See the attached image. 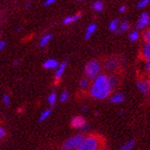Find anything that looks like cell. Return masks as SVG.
Wrapping results in <instances>:
<instances>
[{"label": "cell", "mask_w": 150, "mask_h": 150, "mask_svg": "<svg viewBox=\"0 0 150 150\" xmlns=\"http://www.w3.org/2000/svg\"><path fill=\"white\" fill-rule=\"evenodd\" d=\"M112 87L110 83L109 77L105 75H99L96 77L90 88V94L94 99L103 100L110 96Z\"/></svg>", "instance_id": "6da1fadb"}, {"label": "cell", "mask_w": 150, "mask_h": 150, "mask_svg": "<svg viewBox=\"0 0 150 150\" xmlns=\"http://www.w3.org/2000/svg\"><path fill=\"white\" fill-rule=\"evenodd\" d=\"M101 141L97 136H88L83 139L78 150H97L100 149Z\"/></svg>", "instance_id": "7a4b0ae2"}, {"label": "cell", "mask_w": 150, "mask_h": 150, "mask_svg": "<svg viewBox=\"0 0 150 150\" xmlns=\"http://www.w3.org/2000/svg\"><path fill=\"white\" fill-rule=\"evenodd\" d=\"M100 71H101V65L95 60H92V61L87 63L84 68L85 76L89 79H94L96 77H98L100 75Z\"/></svg>", "instance_id": "3957f363"}, {"label": "cell", "mask_w": 150, "mask_h": 150, "mask_svg": "<svg viewBox=\"0 0 150 150\" xmlns=\"http://www.w3.org/2000/svg\"><path fill=\"white\" fill-rule=\"evenodd\" d=\"M84 137L81 134H77V136H74L68 140H66L64 142V144L62 146V149L65 150H70V149H78V147L81 146Z\"/></svg>", "instance_id": "277c9868"}, {"label": "cell", "mask_w": 150, "mask_h": 150, "mask_svg": "<svg viewBox=\"0 0 150 150\" xmlns=\"http://www.w3.org/2000/svg\"><path fill=\"white\" fill-rule=\"evenodd\" d=\"M71 126L73 128H77V129H83L87 127L86 121L82 118L81 116H75L71 120Z\"/></svg>", "instance_id": "5b68a950"}, {"label": "cell", "mask_w": 150, "mask_h": 150, "mask_svg": "<svg viewBox=\"0 0 150 150\" xmlns=\"http://www.w3.org/2000/svg\"><path fill=\"white\" fill-rule=\"evenodd\" d=\"M150 23V17L147 13H142L140 15V17L137 20V28L138 29H142L146 28L148 24Z\"/></svg>", "instance_id": "8992f818"}, {"label": "cell", "mask_w": 150, "mask_h": 150, "mask_svg": "<svg viewBox=\"0 0 150 150\" xmlns=\"http://www.w3.org/2000/svg\"><path fill=\"white\" fill-rule=\"evenodd\" d=\"M137 86L139 90L143 94L148 93V90H149V88H150V80H148V79L139 80L137 82Z\"/></svg>", "instance_id": "52a82bcc"}, {"label": "cell", "mask_w": 150, "mask_h": 150, "mask_svg": "<svg viewBox=\"0 0 150 150\" xmlns=\"http://www.w3.org/2000/svg\"><path fill=\"white\" fill-rule=\"evenodd\" d=\"M141 55L146 61H150V42H146L141 50Z\"/></svg>", "instance_id": "ba28073f"}, {"label": "cell", "mask_w": 150, "mask_h": 150, "mask_svg": "<svg viewBox=\"0 0 150 150\" xmlns=\"http://www.w3.org/2000/svg\"><path fill=\"white\" fill-rule=\"evenodd\" d=\"M66 66H67V62H63L62 63L61 65H59V66L57 67V70H56V73H55V79L56 81L61 79V78L62 77V75L66 69Z\"/></svg>", "instance_id": "9c48e42d"}, {"label": "cell", "mask_w": 150, "mask_h": 150, "mask_svg": "<svg viewBox=\"0 0 150 150\" xmlns=\"http://www.w3.org/2000/svg\"><path fill=\"white\" fill-rule=\"evenodd\" d=\"M59 66V63L55 59H48L43 64V67L45 69H55Z\"/></svg>", "instance_id": "30bf717a"}, {"label": "cell", "mask_w": 150, "mask_h": 150, "mask_svg": "<svg viewBox=\"0 0 150 150\" xmlns=\"http://www.w3.org/2000/svg\"><path fill=\"white\" fill-rule=\"evenodd\" d=\"M96 29H97V26L95 24H91L88 26L86 32H85V36H84L86 40L90 39L94 34V32H96Z\"/></svg>", "instance_id": "8fae6325"}, {"label": "cell", "mask_w": 150, "mask_h": 150, "mask_svg": "<svg viewBox=\"0 0 150 150\" xmlns=\"http://www.w3.org/2000/svg\"><path fill=\"white\" fill-rule=\"evenodd\" d=\"M105 68L106 69H109V70H112V69H115L117 67L118 65V61L115 58H112V59H109L107 60V61L105 62Z\"/></svg>", "instance_id": "7c38bea8"}, {"label": "cell", "mask_w": 150, "mask_h": 150, "mask_svg": "<svg viewBox=\"0 0 150 150\" xmlns=\"http://www.w3.org/2000/svg\"><path fill=\"white\" fill-rule=\"evenodd\" d=\"M124 100H125V96L122 93H116L111 97V102L115 103V104L121 103Z\"/></svg>", "instance_id": "4fadbf2b"}, {"label": "cell", "mask_w": 150, "mask_h": 150, "mask_svg": "<svg viewBox=\"0 0 150 150\" xmlns=\"http://www.w3.org/2000/svg\"><path fill=\"white\" fill-rule=\"evenodd\" d=\"M81 18V14H76V15H73V16H69L63 19L62 23L65 24V25H68V24H71V23H73L76 20L80 19Z\"/></svg>", "instance_id": "5bb4252c"}, {"label": "cell", "mask_w": 150, "mask_h": 150, "mask_svg": "<svg viewBox=\"0 0 150 150\" xmlns=\"http://www.w3.org/2000/svg\"><path fill=\"white\" fill-rule=\"evenodd\" d=\"M51 38H52L51 34H47V35L43 36L41 38V40H40V47H45L50 42Z\"/></svg>", "instance_id": "9a60e30c"}, {"label": "cell", "mask_w": 150, "mask_h": 150, "mask_svg": "<svg viewBox=\"0 0 150 150\" xmlns=\"http://www.w3.org/2000/svg\"><path fill=\"white\" fill-rule=\"evenodd\" d=\"M119 29V20L118 19H114L110 22L109 24V29L111 32H117V29Z\"/></svg>", "instance_id": "2e32d148"}, {"label": "cell", "mask_w": 150, "mask_h": 150, "mask_svg": "<svg viewBox=\"0 0 150 150\" xmlns=\"http://www.w3.org/2000/svg\"><path fill=\"white\" fill-rule=\"evenodd\" d=\"M134 141L130 140L128 142H126L125 145H123L121 147H120V149L121 150H131L134 148Z\"/></svg>", "instance_id": "e0dca14e"}, {"label": "cell", "mask_w": 150, "mask_h": 150, "mask_svg": "<svg viewBox=\"0 0 150 150\" xmlns=\"http://www.w3.org/2000/svg\"><path fill=\"white\" fill-rule=\"evenodd\" d=\"M93 9L97 11V12H100L103 10V5L102 3V1H100V0H97V1H95L93 4Z\"/></svg>", "instance_id": "ac0fdd59"}, {"label": "cell", "mask_w": 150, "mask_h": 150, "mask_svg": "<svg viewBox=\"0 0 150 150\" xmlns=\"http://www.w3.org/2000/svg\"><path fill=\"white\" fill-rule=\"evenodd\" d=\"M50 113H51V110H50V109H48V110H46V111H44L42 112V113H41L40 117V123L44 122L45 120L48 119V118L50 117Z\"/></svg>", "instance_id": "d6986e66"}, {"label": "cell", "mask_w": 150, "mask_h": 150, "mask_svg": "<svg viewBox=\"0 0 150 150\" xmlns=\"http://www.w3.org/2000/svg\"><path fill=\"white\" fill-rule=\"evenodd\" d=\"M128 38L131 42H136L138 40L139 38V32L137 31H133L129 33L128 35Z\"/></svg>", "instance_id": "ffe728a7"}, {"label": "cell", "mask_w": 150, "mask_h": 150, "mask_svg": "<svg viewBox=\"0 0 150 150\" xmlns=\"http://www.w3.org/2000/svg\"><path fill=\"white\" fill-rule=\"evenodd\" d=\"M56 100H57V95H56V93H54V92L50 93L49 95V97H48V101H49V103L50 105H54L56 103Z\"/></svg>", "instance_id": "44dd1931"}, {"label": "cell", "mask_w": 150, "mask_h": 150, "mask_svg": "<svg viewBox=\"0 0 150 150\" xmlns=\"http://www.w3.org/2000/svg\"><path fill=\"white\" fill-rule=\"evenodd\" d=\"M89 85H90V83H89L88 78H82V79H81V81H80V87H81V88L86 89V88H89Z\"/></svg>", "instance_id": "7402d4cb"}, {"label": "cell", "mask_w": 150, "mask_h": 150, "mask_svg": "<svg viewBox=\"0 0 150 150\" xmlns=\"http://www.w3.org/2000/svg\"><path fill=\"white\" fill-rule=\"evenodd\" d=\"M129 27H130V25H129L128 22L124 21L123 23H121V25L119 26V29H119L120 32H125V31H128Z\"/></svg>", "instance_id": "603a6c76"}, {"label": "cell", "mask_w": 150, "mask_h": 150, "mask_svg": "<svg viewBox=\"0 0 150 150\" xmlns=\"http://www.w3.org/2000/svg\"><path fill=\"white\" fill-rule=\"evenodd\" d=\"M69 99V92L67 90H64L62 94H61V97H59V100L61 102H66Z\"/></svg>", "instance_id": "cb8c5ba5"}, {"label": "cell", "mask_w": 150, "mask_h": 150, "mask_svg": "<svg viewBox=\"0 0 150 150\" xmlns=\"http://www.w3.org/2000/svg\"><path fill=\"white\" fill-rule=\"evenodd\" d=\"M149 3H150V0H141V1H139L137 3V6L138 9H143V7L146 6Z\"/></svg>", "instance_id": "d4e9b609"}, {"label": "cell", "mask_w": 150, "mask_h": 150, "mask_svg": "<svg viewBox=\"0 0 150 150\" xmlns=\"http://www.w3.org/2000/svg\"><path fill=\"white\" fill-rule=\"evenodd\" d=\"M143 38L146 42H150V29H147L143 33Z\"/></svg>", "instance_id": "484cf974"}, {"label": "cell", "mask_w": 150, "mask_h": 150, "mask_svg": "<svg viewBox=\"0 0 150 150\" xmlns=\"http://www.w3.org/2000/svg\"><path fill=\"white\" fill-rule=\"evenodd\" d=\"M3 102H4V104L6 105V106H9V104H10V99H9V96L7 95V94H5L3 96Z\"/></svg>", "instance_id": "4316f807"}, {"label": "cell", "mask_w": 150, "mask_h": 150, "mask_svg": "<svg viewBox=\"0 0 150 150\" xmlns=\"http://www.w3.org/2000/svg\"><path fill=\"white\" fill-rule=\"evenodd\" d=\"M145 70L147 74L150 75V61H146V63L145 65Z\"/></svg>", "instance_id": "83f0119b"}, {"label": "cell", "mask_w": 150, "mask_h": 150, "mask_svg": "<svg viewBox=\"0 0 150 150\" xmlns=\"http://www.w3.org/2000/svg\"><path fill=\"white\" fill-rule=\"evenodd\" d=\"M55 1L56 0H46V1L44 2V6H50V5H52V4H54L55 3Z\"/></svg>", "instance_id": "f1b7e54d"}, {"label": "cell", "mask_w": 150, "mask_h": 150, "mask_svg": "<svg viewBox=\"0 0 150 150\" xmlns=\"http://www.w3.org/2000/svg\"><path fill=\"white\" fill-rule=\"evenodd\" d=\"M6 136V131L4 128H2L1 126H0V138H2Z\"/></svg>", "instance_id": "f546056e"}, {"label": "cell", "mask_w": 150, "mask_h": 150, "mask_svg": "<svg viewBox=\"0 0 150 150\" xmlns=\"http://www.w3.org/2000/svg\"><path fill=\"white\" fill-rule=\"evenodd\" d=\"M5 46H6V42H4V41L0 42V51H2L5 48Z\"/></svg>", "instance_id": "4dcf8cb0"}, {"label": "cell", "mask_w": 150, "mask_h": 150, "mask_svg": "<svg viewBox=\"0 0 150 150\" xmlns=\"http://www.w3.org/2000/svg\"><path fill=\"white\" fill-rule=\"evenodd\" d=\"M125 11V6H122L119 9V12H120V13H124Z\"/></svg>", "instance_id": "1f68e13d"}, {"label": "cell", "mask_w": 150, "mask_h": 150, "mask_svg": "<svg viewBox=\"0 0 150 150\" xmlns=\"http://www.w3.org/2000/svg\"><path fill=\"white\" fill-rule=\"evenodd\" d=\"M18 65V62H15L14 63V65Z\"/></svg>", "instance_id": "d6a6232c"}, {"label": "cell", "mask_w": 150, "mask_h": 150, "mask_svg": "<svg viewBox=\"0 0 150 150\" xmlns=\"http://www.w3.org/2000/svg\"><path fill=\"white\" fill-rule=\"evenodd\" d=\"M148 95H149V97H150V88H149V90H148Z\"/></svg>", "instance_id": "836d02e7"}]
</instances>
